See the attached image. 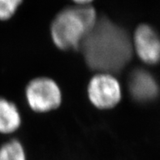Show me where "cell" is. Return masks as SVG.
Here are the masks:
<instances>
[{
    "label": "cell",
    "instance_id": "cell-1",
    "mask_svg": "<svg viewBox=\"0 0 160 160\" xmlns=\"http://www.w3.org/2000/svg\"><path fill=\"white\" fill-rule=\"evenodd\" d=\"M86 63L93 70L118 72L132 57V44L125 30L109 19H98L81 43Z\"/></svg>",
    "mask_w": 160,
    "mask_h": 160
},
{
    "label": "cell",
    "instance_id": "cell-2",
    "mask_svg": "<svg viewBox=\"0 0 160 160\" xmlns=\"http://www.w3.org/2000/svg\"><path fill=\"white\" fill-rule=\"evenodd\" d=\"M95 9L89 5L70 7L61 11L51 24L55 44L63 50L77 49L98 20Z\"/></svg>",
    "mask_w": 160,
    "mask_h": 160
},
{
    "label": "cell",
    "instance_id": "cell-3",
    "mask_svg": "<svg viewBox=\"0 0 160 160\" xmlns=\"http://www.w3.org/2000/svg\"><path fill=\"white\" fill-rule=\"evenodd\" d=\"M28 105L33 111L46 112L58 108L61 102V92L55 81L41 77L29 82L26 89Z\"/></svg>",
    "mask_w": 160,
    "mask_h": 160
},
{
    "label": "cell",
    "instance_id": "cell-4",
    "mask_svg": "<svg viewBox=\"0 0 160 160\" xmlns=\"http://www.w3.org/2000/svg\"><path fill=\"white\" fill-rule=\"evenodd\" d=\"M89 98L96 108L108 109L120 102L121 89L117 80L109 74H98L93 77L88 87Z\"/></svg>",
    "mask_w": 160,
    "mask_h": 160
},
{
    "label": "cell",
    "instance_id": "cell-5",
    "mask_svg": "<svg viewBox=\"0 0 160 160\" xmlns=\"http://www.w3.org/2000/svg\"><path fill=\"white\" fill-rule=\"evenodd\" d=\"M134 47L145 63L154 64L160 61V38L147 24H142L135 31Z\"/></svg>",
    "mask_w": 160,
    "mask_h": 160
},
{
    "label": "cell",
    "instance_id": "cell-6",
    "mask_svg": "<svg viewBox=\"0 0 160 160\" xmlns=\"http://www.w3.org/2000/svg\"><path fill=\"white\" fill-rule=\"evenodd\" d=\"M130 93L137 101L147 102L154 99L158 93L156 81L148 72L137 69L129 78Z\"/></svg>",
    "mask_w": 160,
    "mask_h": 160
},
{
    "label": "cell",
    "instance_id": "cell-7",
    "mask_svg": "<svg viewBox=\"0 0 160 160\" xmlns=\"http://www.w3.org/2000/svg\"><path fill=\"white\" fill-rule=\"evenodd\" d=\"M20 124V116L14 104L0 98V132L11 133Z\"/></svg>",
    "mask_w": 160,
    "mask_h": 160
},
{
    "label": "cell",
    "instance_id": "cell-8",
    "mask_svg": "<svg viewBox=\"0 0 160 160\" xmlns=\"http://www.w3.org/2000/svg\"><path fill=\"white\" fill-rule=\"evenodd\" d=\"M0 160H26L23 146L16 140L4 144L0 148Z\"/></svg>",
    "mask_w": 160,
    "mask_h": 160
},
{
    "label": "cell",
    "instance_id": "cell-9",
    "mask_svg": "<svg viewBox=\"0 0 160 160\" xmlns=\"http://www.w3.org/2000/svg\"><path fill=\"white\" fill-rule=\"evenodd\" d=\"M21 2L22 0H0V20L10 19Z\"/></svg>",
    "mask_w": 160,
    "mask_h": 160
},
{
    "label": "cell",
    "instance_id": "cell-10",
    "mask_svg": "<svg viewBox=\"0 0 160 160\" xmlns=\"http://www.w3.org/2000/svg\"><path fill=\"white\" fill-rule=\"evenodd\" d=\"M74 2L78 3L79 5H88L89 2H91L93 0H73Z\"/></svg>",
    "mask_w": 160,
    "mask_h": 160
}]
</instances>
